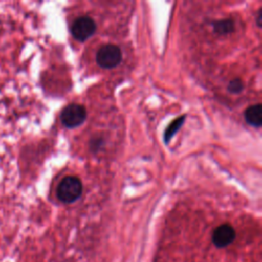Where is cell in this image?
<instances>
[{"label":"cell","instance_id":"6da1fadb","mask_svg":"<svg viewBox=\"0 0 262 262\" xmlns=\"http://www.w3.org/2000/svg\"><path fill=\"white\" fill-rule=\"evenodd\" d=\"M82 193V183L78 177L67 176L58 184L56 195L57 199L66 204L75 202Z\"/></svg>","mask_w":262,"mask_h":262},{"label":"cell","instance_id":"7a4b0ae2","mask_svg":"<svg viewBox=\"0 0 262 262\" xmlns=\"http://www.w3.org/2000/svg\"><path fill=\"white\" fill-rule=\"evenodd\" d=\"M122 60L121 49L114 44L102 45L96 52V62L102 69H113Z\"/></svg>","mask_w":262,"mask_h":262},{"label":"cell","instance_id":"3957f363","mask_svg":"<svg viewBox=\"0 0 262 262\" xmlns=\"http://www.w3.org/2000/svg\"><path fill=\"white\" fill-rule=\"evenodd\" d=\"M86 115L87 113L83 105L78 103H71L62 110L60 114V120L66 127L76 128L84 123Z\"/></svg>","mask_w":262,"mask_h":262},{"label":"cell","instance_id":"277c9868","mask_svg":"<svg viewBox=\"0 0 262 262\" xmlns=\"http://www.w3.org/2000/svg\"><path fill=\"white\" fill-rule=\"evenodd\" d=\"M96 24L90 16H80L72 25L71 33L73 37L79 41H85L94 34Z\"/></svg>","mask_w":262,"mask_h":262},{"label":"cell","instance_id":"5b68a950","mask_svg":"<svg viewBox=\"0 0 262 262\" xmlns=\"http://www.w3.org/2000/svg\"><path fill=\"white\" fill-rule=\"evenodd\" d=\"M235 238V230L230 224H221L212 233V242L217 248H224L230 245Z\"/></svg>","mask_w":262,"mask_h":262},{"label":"cell","instance_id":"8992f818","mask_svg":"<svg viewBox=\"0 0 262 262\" xmlns=\"http://www.w3.org/2000/svg\"><path fill=\"white\" fill-rule=\"evenodd\" d=\"M246 122L254 127H260L262 124V106L261 104H255L249 106L245 111Z\"/></svg>","mask_w":262,"mask_h":262},{"label":"cell","instance_id":"52a82bcc","mask_svg":"<svg viewBox=\"0 0 262 262\" xmlns=\"http://www.w3.org/2000/svg\"><path fill=\"white\" fill-rule=\"evenodd\" d=\"M212 27L215 33L218 35H228L234 30V23L230 18L219 19L212 23Z\"/></svg>","mask_w":262,"mask_h":262},{"label":"cell","instance_id":"ba28073f","mask_svg":"<svg viewBox=\"0 0 262 262\" xmlns=\"http://www.w3.org/2000/svg\"><path fill=\"white\" fill-rule=\"evenodd\" d=\"M185 120V116H182V117H179L177 118L175 121H173L169 126L168 128L166 129L165 131V135H164V139H165V142L168 143L169 140L172 138V136H174V134L178 131V129L182 126L183 122Z\"/></svg>","mask_w":262,"mask_h":262},{"label":"cell","instance_id":"9c48e42d","mask_svg":"<svg viewBox=\"0 0 262 262\" xmlns=\"http://www.w3.org/2000/svg\"><path fill=\"white\" fill-rule=\"evenodd\" d=\"M244 89V83L241 79H232L229 81L228 85H227V90L231 93H234V94H237L239 92H242Z\"/></svg>","mask_w":262,"mask_h":262},{"label":"cell","instance_id":"30bf717a","mask_svg":"<svg viewBox=\"0 0 262 262\" xmlns=\"http://www.w3.org/2000/svg\"><path fill=\"white\" fill-rule=\"evenodd\" d=\"M102 143H103V141L101 138H93L90 142V148L97 150Z\"/></svg>","mask_w":262,"mask_h":262},{"label":"cell","instance_id":"8fae6325","mask_svg":"<svg viewBox=\"0 0 262 262\" xmlns=\"http://www.w3.org/2000/svg\"><path fill=\"white\" fill-rule=\"evenodd\" d=\"M261 19H262V9L260 8L259 11H258V14H257V26L258 27H261Z\"/></svg>","mask_w":262,"mask_h":262}]
</instances>
